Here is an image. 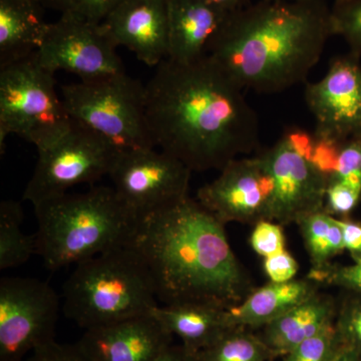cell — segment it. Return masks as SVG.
Returning <instances> with one entry per match:
<instances>
[{
	"label": "cell",
	"mask_w": 361,
	"mask_h": 361,
	"mask_svg": "<svg viewBox=\"0 0 361 361\" xmlns=\"http://www.w3.org/2000/svg\"><path fill=\"white\" fill-rule=\"evenodd\" d=\"M338 303L319 291L274 322L254 330L278 358L336 322Z\"/></svg>",
	"instance_id": "obj_18"
},
{
	"label": "cell",
	"mask_w": 361,
	"mask_h": 361,
	"mask_svg": "<svg viewBox=\"0 0 361 361\" xmlns=\"http://www.w3.org/2000/svg\"><path fill=\"white\" fill-rule=\"evenodd\" d=\"M120 151L103 135L73 121L58 140L37 149L39 158L23 200L35 206L78 185L101 180L110 175Z\"/></svg>",
	"instance_id": "obj_8"
},
{
	"label": "cell",
	"mask_w": 361,
	"mask_h": 361,
	"mask_svg": "<svg viewBox=\"0 0 361 361\" xmlns=\"http://www.w3.org/2000/svg\"><path fill=\"white\" fill-rule=\"evenodd\" d=\"M157 299L148 266L130 244L75 265L63 288V312L85 330L149 314Z\"/></svg>",
	"instance_id": "obj_5"
},
{
	"label": "cell",
	"mask_w": 361,
	"mask_h": 361,
	"mask_svg": "<svg viewBox=\"0 0 361 361\" xmlns=\"http://www.w3.org/2000/svg\"><path fill=\"white\" fill-rule=\"evenodd\" d=\"M169 58L192 63L208 54L209 47L231 14L205 0H167Z\"/></svg>",
	"instance_id": "obj_17"
},
{
	"label": "cell",
	"mask_w": 361,
	"mask_h": 361,
	"mask_svg": "<svg viewBox=\"0 0 361 361\" xmlns=\"http://www.w3.org/2000/svg\"><path fill=\"white\" fill-rule=\"evenodd\" d=\"M116 47L102 23L68 11L49 23L37 56L52 73L65 71L89 82L126 73Z\"/></svg>",
	"instance_id": "obj_11"
},
{
	"label": "cell",
	"mask_w": 361,
	"mask_h": 361,
	"mask_svg": "<svg viewBox=\"0 0 361 361\" xmlns=\"http://www.w3.org/2000/svg\"><path fill=\"white\" fill-rule=\"evenodd\" d=\"M145 85L154 146L192 172L221 171L258 148L257 116L244 90L210 56L166 59Z\"/></svg>",
	"instance_id": "obj_1"
},
{
	"label": "cell",
	"mask_w": 361,
	"mask_h": 361,
	"mask_svg": "<svg viewBox=\"0 0 361 361\" xmlns=\"http://www.w3.org/2000/svg\"><path fill=\"white\" fill-rule=\"evenodd\" d=\"M331 35L324 0H258L229 16L207 56L244 90L276 94L308 77Z\"/></svg>",
	"instance_id": "obj_3"
},
{
	"label": "cell",
	"mask_w": 361,
	"mask_h": 361,
	"mask_svg": "<svg viewBox=\"0 0 361 361\" xmlns=\"http://www.w3.org/2000/svg\"><path fill=\"white\" fill-rule=\"evenodd\" d=\"M361 192L344 183L332 180L329 183L325 199V211L332 216L345 217L357 205Z\"/></svg>",
	"instance_id": "obj_31"
},
{
	"label": "cell",
	"mask_w": 361,
	"mask_h": 361,
	"mask_svg": "<svg viewBox=\"0 0 361 361\" xmlns=\"http://www.w3.org/2000/svg\"><path fill=\"white\" fill-rule=\"evenodd\" d=\"M307 277L322 286H336L361 294V259L348 266L329 264L322 269H310Z\"/></svg>",
	"instance_id": "obj_29"
},
{
	"label": "cell",
	"mask_w": 361,
	"mask_h": 361,
	"mask_svg": "<svg viewBox=\"0 0 361 361\" xmlns=\"http://www.w3.org/2000/svg\"><path fill=\"white\" fill-rule=\"evenodd\" d=\"M330 18L334 35L343 37L353 54H360L361 0H336L330 8Z\"/></svg>",
	"instance_id": "obj_25"
},
{
	"label": "cell",
	"mask_w": 361,
	"mask_h": 361,
	"mask_svg": "<svg viewBox=\"0 0 361 361\" xmlns=\"http://www.w3.org/2000/svg\"><path fill=\"white\" fill-rule=\"evenodd\" d=\"M261 154L274 184L272 221L282 226L297 224L305 216L325 210L329 180L283 135Z\"/></svg>",
	"instance_id": "obj_13"
},
{
	"label": "cell",
	"mask_w": 361,
	"mask_h": 361,
	"mask_svg": "<svg viewBox=\"0 0 361 361\" xmlns=\"http://www.w3.org/2000/svg\"><path fill=\"white\" fill-rule=\"evenodd\" d=\"M341 341L331 325L312 338L307 339L286 353L280 361H332L341 346Z\"/></svg>",
	"instance_id": "obj_26"
},
{
	"label": "cell",
	"mask_w": 361,
	"mask_h": 361,
	"mask_svg": "<svg viewBox=\"0 0 361 361\" xmlns=\"http://www.w3.org/2000/svg\"><path fill=\"white\" fill-rule=\"evenodd\" d=\"M102 25L116 47H127L145 65L156 68L169 58L167 0H123Z\"/></svg>",
	"instance_id": "obj_16"
},
{
	"label": "cell",
	"mask_w": 361,
	"mask_h": 361,
	"mask_svg": "<svg viewBox=\"0 0 361 361\" xmlns=\"http://www.w3.org/2000/svg\"><path fill=\"white\" fill-rule=\"evenodd\" d=\"M39 0H0V68L40 49L49 30Z\"/></svg>",
	"instance_id": "obj_21"
},
{
	"label": "cell",
	"mask_w": 361,
	"mask_h": 361,
	"mask_svg": "<svg viewBox=\"0 0 361 361\" xmlns=\"http://www.w3.org/2000/svg\"><path fill=\"white\" fill-rule=\"evenodd\" d=\"M201 361L279 360L254 330L233 326L215 343L200 351Z\"/></svg>",
	"instance_id": "obj_24"
},
{
	"label": "cell",
	"mask_w": 361,
	"mask_h": 361,
	"mask_svg": "<svg viewBox=\"0 0 361 361\" xmlns=\"http://www.w3.org/2000/svg\"><path fill=\"white\" fill-rule=\"evenodd\" d=\"M59 298L35 278L0 280V361H23L28 353L54 341Z\"/></svg>",
	"instance_id": "obj_9"
},
{
	"label": "cell",
	"mask_w": 361,
	"mask_h": 361,
	"mask_svg": "<svg viewBox=\"0 0 361 361\" xmlns=\"http://www.w3.org/2000/svg\"><path fill=\"white\" fill-rule=\"evenodd\" d=\"M332 361H361V356L355 348L346 345L341 341V346Z\"/></svg>",
	"instance_id": "obj_38"
},
{
	"label": "cell",
	"mask_w": 361,
	"mask_h": 361,
	"mask_svg": "<svg viewBox=\"0 0 361 361\" xmlns=\"http://www.w3.org/2000/svg\"><path fill=\"white\" fill-rule=\"evenodd\" d=\"M192 171L156 148L121 149L110 177L123 205L137 219L188 196Z\"/></svg>",
	"instance_id": "obj_10"
},
{
	"label": "cell",
	"mask_w": 361,
	"mask_h": 361,
	"mask_svg": "<svg viewBox=\"0 0 361 361\" xmlns=\"http://www.w3.org/2000/svg\"><path fill=\"white\" fill-rule=\"evenodd\" d=\"M27 361H89L78 344H61L56 341L35 349Z\"/></svg>",
	"instance_id": "obj_33"
},
{
	"label": "cell",
	"mask_w": 361,
	"mask_h": 361,
	"mask_svg": "<svg viewBox=\"0 0 361 361\" xmlns=\"http://www.w3.org/2000/svg\"><path fill=\"white\" fill-rule=\"evenodd\" d=\"M270 361H278V360H270Z\"/></svg>",
	"instance_id": "obj_40"
},
{
	"label": "cell",
	"mask_w": 361,
	"mask_h": 361,
	"mask_svg": "<svg viewBox=\"0 0 361 361\" xmlns=\"http://www.w3.org/2000/svg\"><path fill=\"white\" fill-rule=\"evenodd\" d=\"M73 120L56 92L54 73L40 63L37 51L0 68V151L13 134L45 148Z\"/></svg>",
	"instance_id": "obj_6"
},
{
	"label": "cell",
	"mask_w": 361,
	"mask_h": 361,
	"mask_svg": "<svg viewBox=\"0 0 361 361\" xmlns=\"http://www.w3.org/2000/svg\"><path fill=\"white\" fill-rule=\"evenodd\" d=\"M274 184L262 154L229 161L212 182L204 185L197 200L221 223L256 225L272 221Z\"/></svg>",
	"instance_id": "obj_12"
},
{
	"label": "cell",
	"mask_w": 361,
	"mask_h": 361,
	"mask_svg": "<svg viewBox=\"0 0 361 361\" xmlns=\"http://www.w3.org/2000/svg\"><path fill=\"white\" fill-rule=\"evenodd\" d=\"M311 262V269H322L345 251L343 233L334 216L319 211L297 222Z\"/></svg>",
	"instance_id": "obj_22"
},
{
	"label": "cell",
	"mask_w": 361,
	"mask_h": 361,
	"mask_svg": "<svg viewBox=\"0 0 361 361\" xmlns=\"http://www.w3.org/2000/svg\"><path fill=\"white\" fill-rule=\"evenodd\" d=\"M263 269L270 282L281 283L295 279L299 264L286 249L270 257L264 258Z\"/></svg>",
	"instance_id": "obj_32"
},
{
	"label": "cell",
	"mask_w": 361,
	"mask_h": 361,
	"mask_svg": "<svg viewBox=\"0 0 361 361\" xmlns=\"http://www.w3.org/2000/svg\"><path fill=\"white\" fill-rule=\"evenodd\" d=\"M355 293V292H353ZM336 329L339 338L361 356V294L355 293L338 303Z\"/></svg>",
	"instance_id": "obj_27"
},
{
	"label": "cell",
	"mask_w": 361,
	"mask_h": 361,
	"mask_svg": "<svg viewBox=\"0 0 361 361\" xmlns=\"http://www.w3.org/2000/svg\"><path fill=\"white\" fill-rule=\"evenodd\" d=\"M343 233L345 250L353 259H361V224L342 218H336Z\"/></svg>",
	"instance_id": "obj_35"
},
{
	"label": "cell",
	"mask_w": 361,
	"mask_h": 361,
	"mask_svg": "<svg viewBox=\"0 0 361 361\" xmlns=\"http://www.w3.org/2000/svg\"><path fill=\"white\" fill-rule=\"evenodd\" d=\"M322 287L307 276L281 283L269 282L254 289L242 302L226 308L228 323L257 330L315 295Z\"/></svg>",
	"instance_id": "obj_19"
},
{
	"label": "cell",
	"mask_w": 361,
	"mask_h": 361,
	"mask_svg": "<svg viewBox=\"0 0 361 361\" xmlns=\"http://www.w3.org/2000/svg\"><path fill=\"white\" fill-rule=\"evenodd\" d=\"M151 314L180 343L194 351L204 350L231 329L226 308L210 303L188 302L157 306Z\"/></svg>",
	"instance_id": "obj_20"
},
{
	"label": "cell",
	"mask_w": 361,
	"mask_h": 361,
	"mask_svg": "<svg viewBox=\"0 0 361 361\" xmlns=\"http://www.w3.org/2000/svg\"><path fill=\"white\" fill-rule=\"evenodd\" d=\"M249 242L252 249L263 258L286 250L283 227L274 221L263 220L254 225Z\"/></svg>",
	"instance_id": "obj_30"
},
{
	"label": "cell",
	"mask_w": 361,
	"mask_h": 361,
	"mask_svg": "<svg viewBox=\"0 0 361 361\" xmlns=\"http://www.w3.org/2000/svg\"><path fill=\"white\" fill-rule=\"evenodd\" d=\"M37 254L56 271L130 245L140 220L118 199L113 187H94L35 206Z\"/></svg>",
	"instance_id": "obj_4"
},
{
	"label": "cell",
	"mask_w": 361,
	"mask_h": 361,
	"mask_svg": "<svg viewBox=\"0 0 361 361\" xmlns=\"http://www.w3.org/2000/svg\"><path fill=\"white\" fill-rule=\"evenodd\" d=\"M123 0H71V11L92 23H102Z\"/></svg>",
	"instance_id": "obj_34"
},
{
	"label": "cell",
	"mask_w": 361,
	"mask_h": 361,
	"mask_svg": "<svg viewBox=\"0 0 361 361\" xmlns=\"http://www.w3.org/2000/svg\"><path fill=\"white\" fill-rule=\"evenodd\" d=\"M353 56L336 59L326 75L305 90L316 134L341 142L361 137V66Z\"/></svg>",
	"instance_id": "obj_14"
},
{
	"label": "cell",
	"mask_w": 361,
	"mask_h": 361,
	"mask_svg": "<svg viewBox=\"0 0 361 361\" xmlns=\"http://www.w3.org/2000/svg\"><path fill=\"white\" fill-rule=\"evenodd\" d=\"M156 361H201L200 353L180 344L172 343Z\"/></svg>",
	"instance_id": "obj_36"
},
{
	"label": "cell",
	"mask_w": 361,
	"mask_h": 361,
	"mask_svg": "<svg viewBox=\"0 0 361 361\" xmlns=\"http://www.w3.org/2000/svg\"><path fill=\"white\" fill-rule=\"evenodd\" d=\"M42 6L58 11L61 14L71 11V0H39Z\"/></svg>",
	"instance_id": "obj_39"
},
{
	"label": "cell",
	"mask_w": 361,
	"mask_h": 361,
	"mask_svg": "<svg viewBox=\"0 0 361 361\" xmlns=\"http://www.w3.org/2000/svg\"><path fill=\"white\" fill-rule=\"evenodd\" d=\"M71 120L120 149L155 148L146 113V85L127 73L61 87Z\"/></svg>",
	"instance_id": "obj_7"
},
{
	"label": "cell",
	"mask_w": 361,
	"mask_h": 361,
	"mask_svg": "<svg viewBox=\"0 0 361 361\" xmlns=\"http://www.w3.org/2000/svg\"><path fill=\"white\" fill-rule=\"evenodd\" d=\"M344 183L361 192V137L342 142L334 175L329 180Z\"/></svg>",
	"instance_id": "obj_28"
},
{
	"label": "cell",
	"mask_w": 361,
	"mask_h": 361,
	"mask_svg": "<svg viewBox=\"0 0 361 361\" xmlns=\"http://www.w3.org/2000/svg\"><path fill=\"white\" fill-rule=\"evenodd\" d=\"M23 216L20 202L0 203V270L18 267L37 254L35 234L26 235L21 230Z\"/></svg>",
	"instance_id": "obj_23"
},
{
	"label": "cell",
	"mask_w": 361,
	"mask_h": 361,
	"mask_svg": "<svg viewBox=\"0 0 361 361\" xmlns=\"http://www.w3.org/2000/svg\"><path fill=\"white\" fill-rule=\"evenodd\" d=\"M173 336L149 314L85 329L78 346L89 361H156Z\"/></svg>",
	"instance_id": "obj_15"
},
{
	"label": "cell",
	"mask_w": 361,
	"mask_h": 361,
	"mask_svg": "<svg viewBox=\"0 0 361 361\" xmlns=\"http://www.w3.org/2000/svg\"><path fill=\"white\" fill-rule=\"evenodd\" d=\"M132 245L165 305L200 302L229 308L256 288L232 250L225 225L189 196L142 218Z\"/></svg>",
	"instance_id": "obj_2"
},
{
	"label": "cell",
	"mask_w": 361,
	"mask_h": 361,
	"mask_svg": "<svg viewBox=\"0 0 361 361\" xmlns=\"http://www.w3.org/2000/svg\"><path fill=\"white\" fill-rule=\"evenodd\" d=\"M207 4L228 14L238 13L253 4V0H205Z\"/></svg>",
	"instance_id": "obj_37"
}]
</instances>
